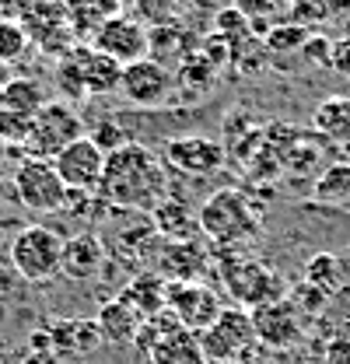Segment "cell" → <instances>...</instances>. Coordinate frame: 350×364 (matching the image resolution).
Wrapping results in <instances>:
<instances>
[{
  "mask_svg": "<svg viewBox=\"0 0 350 364\" xmlns=\"http://www.w3.org/2000/svg\"><path fill=\"white\" fill-rule=\"evenodd\" d=\"M347 151H350V147H347ZM347 165H350V161H347Z\"/></svg>",
  "mask_w": 350,
  "mask_h": 364,
  "instance_id": "60d3db41",
  "label": "cell"
},
{
  "mask_svg": "<svg viewBox=\"0 0 350 364\" xmlns=\"http://www.w3.org/2000/svg\"><path fill=\"white\" fill-rule=\"evenodd\" d=\"M120 77H123V67L91 49V46H70L60 63H56V81L60 88L74 98H85V95H109V91H120Z\"/></svg>",
  "mask_w": 350,
  "mask_h": 364,
  "instance_id": "277c9868",
  "label": "cell"
},
{
  "mask_svg": "<svg viewBox=\"0 0 350 364\" xmlns=\"http://www.w3.org/2000/svg\"><path fill=\"white\" fill-rule=\"evenodd\" d=\"M200 350L207 361H224V364H242V358H249L260 343L253 333V318L242 309H224L218 322L203 333H196Z\"/></svg>",
  "mask_w": 350,
  "mask_h": 364,
  "instance_id": "ba28073f",
  "label": "cell"
},
{
  "mask_svg": "<svg viewBox=\"0 0 350 364\" xmlns=\"http://www.w3.org/2000/svg\"><path fill=\"white\" fill-rule=\"evenodd\" d=\"M214 25H218V36L221 39H238V36H249V21L235 11V7H228V11H218L214 14Z\"/></svg>",
  "mask_w": 350,
  "mask_h": 364,
  "instance_id": "d6a6232c",
  "label": "cell"
},
{
  "mask_svg": "<svg viewBox=\"0 0 350 364\" xmlns=\"http://www.w3.org/2000/svg\"><path fill=\"white\" fill-rule=\"evenodd\" d=\"M231 252L235 249L214 245L211 259H218V277L224 280V291L235 301V309L253 312L260 305L287 298V280L280 277V270H273L262 259H242V256H231Z\"/></svg>",
  "mask_w": 350,
  "mask_h": 364,
  "instance_id": "7a4b0ae2",
  "label": "cell"
},
{
  "mask_svg": "<svg viewBox=\"0 0 350 364\" xmlns=\"http://www.w3.org/2000/svg\"><path fill=\"white\" fill-rule=\"evenodd\" d=\"M315 130L326 136V140L340 144V147H350V95L319 102V109H315Z\"/></svg>",
  "mask_w": 350,
  "mask_h": 364,
  "instance_id": "cb8c5ba5",
  "label": "cell"
},
{
  "mask_svg": "<svg viewBox=\"0 0 350 364\" xmlns=\"http://www.w3.org/2000/svg\"><path fill=\"white\" fill-rule=\"evenodd\" d=\"M284 4H287V0H284Z\"/></svg>",
  "mask_w": 350,
  "mask_h": 364,
  "instance_id": "b9f144b4",
  "label": "cell"
},
{
  "mask_svg": "<svg viewBox=\"0 0 350 364\" xmlns=\"http://www.w3.org/2000/svg\"><path fill=\"white\" fill-rule=\"evenodd\" d=\"M175 88L172 70L151 56L137 60V63H127L123 67V77H120V95L130 102V105H140V109H158L169 102V95Z\"/></svg>",
  "mask_w": 350,
  "mask_h": 364,
  "instance_id": "4fadbf2b",
  "label": "cell"
},
{
  "mask_svg": "<svg viewBox=\"0 0 350 364\" xmlns=\"http://www.w3.org/2000/svg\"><path fill=\"white\" fill-rule=\"evenodd\" d=\"M151 221L158 228V235L169 238V242H189V238L200 235L196 214H193V210L186 207V200H179V196H165V200L151 210Z\"/></svg>",
  "mask_w": 350,
  "mask_h": 364,
  "instance_id": "ffe728a7",
  "label": "cell"
},
{
  "mask_svg": "<svg viewBox=\"0 0 350 364\" xmlns=\"http://www.w3.org/2000/svg\"><path fill=\"white\" fill-rule=\"evenodd\" d=\"M63 235L46 225H28L11 238V267L28 284H46L60 273Z\"/></svg>",
  "mask_w": 350,
  "mask_h": 364,
  "instance_id": "8992f818",
  "label": "cell"
},
{
  "mask_svg": "<svg viewBox=\"0 0 350 364\" xmlns=\"http://www.w3.org/2000/svg\"><path fill=\"white\" fill-rule=\"evenodd\" d=\"M200 235L211 238L221 249H238L253 238H260V214L253 210L249 196L242 189H218L211 193L196 210Z\"/></svg>",
  "mask_w": 350,
  "mask_h": 364,
  "instance_id": "3957f363",
  "label": "cell"
},
{
  "mask_svg": "<svg viewBox=\"0 0 350 364\" xmlns=\"http://www.w3.org/2000/svg\"><path fill=\"white\" fill-rule=\"evenodd\" d=\"M95 196L116 210L151 214L169 196V168L151 147L130 140L105 154V168Z\"/></svg>",
  "mask_w": 350,
  "mask_h": 364,
  "instance_id": "6da1fadb",
  "label": "cell"
},
{
  "mask_svg": "<svg viewBox=\"0 0 350 364\" xmlns=\"http://www.w3.org/2000/svg\"><path fill=\"white\" fill-rule=\"evenodd\" d=\"M322 364H350V336H333L322 347Z\"/></svg>",
  "mask_w": 350,
  "mask_h": 364,
  "instance_id": "e575fe53",
  "label": "cell"
},
{
  "mask_svg": "<svg viewBox=\"0 0 350 364\" xmlns=\"http://www.w3.org/2000/svg\"><path fill=\"white\" fill-rule=\"evenodd\" d=\"M302 56H305L312 67H329V56H333V43L322 36V32H312L302 46Z\"/></svg>",
  "mask_w": 350,
  "mask_h": 364,
  "instance_id": "836d02e7",
  "label": "cell"
},
{
  "mask_svg": "<svg viewBox=\"0 0 350 364\" xmlns=\"http://www.w3.org/2000/svg\"><path fill=\"white\" fill-rule=\"evenodd\" d=\"M53 168H56V176L63 179L67 189H78V193H98L102 168H105V151L85 134L81 140H74L70 147H63V151L53 158Z\"/></svg>",
  "mask_w": 350,
  "mask_h": 364,
  "instance_id": "5bb4252c",
  "label": "cell"
},
{
  "mask_svg": "<svg viewBox=\"0 0 350 364\" xmlns=\"http://www.w3.org/2000/svg\"><path fill=\"white\" fill-rule=\"evenodd\" d=\"M207 263H211V252H203V245L196 238H189V242H169V238H161L158 256H154V273L161 280H169V284L200 280L207 273Z\"/></svg>",
  "mask_w": 350,
  "mask_h": 364,
  "instance_id": "2e32d148",
  "label": "cell"
},
{
  "mask_svg": "<svg viewBox=\"0 0 350 364\" xmlns=\"http://www.w3.org/2000/svg\"><path fill=\"white\" fill-rule=\"evenodd\" d=\"M329 70H333V74H340V77H350V39H340V43H333Z\"/></svg>",
  "mask_w": 350,
  "mask_h": 364,
  "instance_id": "d590c367",
  "label": "cell"
},
{
  "mask_svg": "<svg viewBox=\"0 0 350 364\" xmlns=\"http://www.w3.org/2000/svg\"><path fill=\"white\" fill-rule=\"evenodd\" d=\"M11 179H14V168H7V165H4V158H0V200H14Z\"/></svg>",
  "mask_w": 350,
  "mask_h": 364,
  "instance_id": "74e56055",
  "label": "cell"
},
{
  "mask_svg": "<svg viewBox=\"0 0 350 364\" xmlns=\"http://www.w3.org/2000/svg\"><path fill=\"white\" fill-rule=\"evenodd\" d=\"M88 46L98 49V53H105V56H112L120 67L137 63V60H144V56L151 53V39H147L144 21L133 18V14H123V11H120L116 18L102 21V25L95 28V36H91Z\"/></svg>",
  "mask_w": 350,
  "mask_h": 364,
  "instance_id": "7c38bea8",
  "label": "cell"
},
{
  "mask_svg": "<svg viewBox=\"0 0 350 364\" xmlns=\"http://www.w3.org/2000/svg\"><path fill=\"white\" fill-rule=\"evenodd\" d=\"M249 318H253V333L262 350H291V347L305 343L308 336V318L298 312V305L291 298L260 305L249 312Z\"/></svg>",
  "mask_w": 350,
  "mask_h": 364,
  "instance_id": "30bf717a",
  "label": "cell"
},
{
  "mask_svg": "<svg viewBox=\"0 0 350 364\" xmlns=\"http://www.w3.org/2000/svg\"><path fill=\"white\" fill-rule=\"evenodd\" d=\"M305 280L326 294H336L344 287V263L333 252H315L305 263Z\"/></svg>",
  "mask_w": 350,
  "mask_h": 364,
  "instance_id": "4316f807",
  "label": "cell"
},
{
  "mask_svg": "<svg viewBox=\"0 0 350 364\" xmlns=\"http://www.w3.org/2000/svg\"><path fill=\"white\" fill-rule=\"evenodd\" d=\"M147 361L151 364H207V358H203V350H200L196 333L175 329V333L161 336V340L154 343V350L147 354Z\"/></svg>",
  "mask_w": 350,
  "mask_h": 364,
  "instance_id": "7402d4cb",
  "label": "cell"
},
{
  "mask_svg": "<svg viewBox=\"0 0 350 364\" xmlns=\"http://www.w3.org/2000/svg\"><path fill=\"white\" fill-rule=\"evenodd\" d=\"M165 309L179 318L182 329L189 333H203L211 329L218 316L224 312L218 291L211 284H200V280H179V284H169L165 291Z\"/></svg>",
  "mask_w": 350,
  "mask_h": 364,
  "instance_id": "8fae6325",
  "label": "cell"
},
{
  "mask_svg": "<svg viewBox=\"0 0 350 364\" xmlns=\"http://www.w3.org/2000/svg\"><path fill=\"white\" fill-rule=\"evenodd\" d=\"M11 189H14V200L32 214H60L67 203V186L56 176L53 161H43V158H21L14 165Z\"/></svg>",
  "mask_w": 350,
  "mask_h": 364,
  "instance_id": "52a82bcc",
  "label": "cell"
},
{
  "mask_svg": "<svg viewBox=\"0 0 350 364\" xmlns=\"http://www.w3.org/2000/svg\"><path fill=\"white\" fill-rule=\"evenodd\" d=\"M88 134L81 112L63 102V98H49L43 109L36 112L32 119V134L25 140V158H43V161H53L63 147H70L74 140H81Z\"/></svg>",
  "mask_w": 350,
  "mask_h": 364,
  "instance_id": "5b68a950",
  "label": "cell"
},
{
  "mask_svg": "<svg viewBox=\"0 0 350 364\" xmlns=\"http://www.w3.org/2000/svg\"><path fill=\"white\" fill-rule=\"evenodd\" d=\"M312 200L322 203V207L350 210V165L347 161H333V165H326V168L315 176Z\"/></svg>",
  "mask_w": 350,
  "mask_h": 364,
  "instance_id": "603a6c76",
  "label": "cell"
},
{
  "mask_svg": "<svg viewBox=\"0 0 350 364\" xmlns=\"http://www.w3.org/2000/svg\"><path fill=\"white\" fill-rule=\"evenodd\" d=\"M315 28H305V25H298V21H280V25H270V32H262L266 36V49L270 53H302V46L305 39L312 36Z\"/></svg>",
  "mask_w": 350,
  "mask_h": 364,
  "instance_id": "83f0119b",
  "label": "cell"
},
{
  "mask_svg": "<svg viewBox=\"0 0 350 364\" xmlns=\"http://www.w3.org/2000/svg\"><path fill=\"white\" fill-rule=\"evenodd\" d=\"M4 85H7V81H0V105H4Z\"/></svg>",
  "mask_w": 350,
  "mask_h": 364,
  "instance_id": "ab89813d",
  "label": "cell"
},
{
  "mask_svg": "<svg viewBox=\"0 0 350 364\" xmlns=\"http://www.w3.org/2000/svg\"><path fill=\"white\" fill-rule=\"evenodd\" d=\"M46 333H49L53 354H60V358H67V354L85 358L102 347V333H98L95 318H56L46 326Z\"/></svg>",
  "mask_w": 350,
  "mask_h": 364,
  "instance_id": "ac0fdd59",
  "label": "cell"
},
{
  "mask_svg": "<svg viewBox=\"0 0 350 364\" xmlns=\"http://www.w3.org/2000/svg\"><path fill=\"white\" fill-rule=\"evenodd\" d=\"M287 7H291L295 21L305 28H315L329 18V0H287Z\"/></svg>",
  "mask_w": 350,
  "mask_h": 364,
  "instance_id": "1f68e13d",
  "label": "cell"
},
{
  "mask_svg": "<svg viewBox=\"0 0 350 364\" xmlns=\"http://www.w3.org/2000/svg\"><path fill=\"white\" fill-rule=\"evenodd\" d=\"M95 326L102 333V343H112V347H130L144 326V318L133 312L130 305H123L120 298H109L98 305V316H95Z\"/></svg>",
  "mask_w": 350,
  "mask_h": 364,
  "instance_id": "d6986e66",
  "label": "cell"
},
{
  "mask_svg": "<svg viewBox=\"0 0 350 364\" xmlns=\"http://www.w3.org/2000/svg\"><path fill=\"white\" fill-rule=\"evenodd\" d=\"M21 28L28 32L32 46H39L46 53L63 56L74 46V25L67 18L63 0H21V14H18Z\"/></svg>",
  "mask_w": 350,
  "mask_h": 364,
  "instance_id": "9c48e42d",
  "label": "cell"
},
{
  "mask_svg": "<svg viewBox=\"0 0 350 364\" xmlns=\"http://www.w3.org/2000/svg\"><path fill=\"white\" fill-rule=\"evenodd\" d=\"M67 18L78 36H95V28L120 14V0H63Z\"/></svg>",
  "mask_w": 350,
  "mask_h": 364,
  "instance_id": "d4e9b609",
  "label": "cell"
},
{
  "mask_svg": "<svg viewBox=\"0 0 350 364\" xmlns=\"http://www.w3.org/2000/svg\"><path fill=\"white\" fill-rule=\"evenodd\" d=\"M21 364H63V358L53 354V350H28V354L21 358Z\"/></svg>",
  "mask_w": 350,
  "mask_h": 364,
  "instance_id": "8d00e7d4",
  "label": "cell"
},
{
  "mask_svg": "<svg viewBox=\"0 0 350 364\" xmlns=\"http://www.w3.org/2000/svg\"><path fill=\"white\" fill-rule=\"evenodd\" d=\"M231 7L249 25H262V21H270V18H277L284 11V0H231Z\"/></svg>",
  "mask_w": 350,
  "mask_h": 364,
  "instance_id": "4dcf8cb0",
  "label": "cell"
},
{
  "mask_svg": "<svg viewBox=\"0 0 350 364\" xmlns=\"http://www.w3.org/2000/svg\"><path fill=\"white\" fill-rule=\"evenodd\" d=\"M165 165H172L186 176H218L224 168V144L214 136H172L165 144V154H161Z\"/></svg>",
  "mask_w": 350,
  "mask_h": 364,
  "instance_id": "9a60e30c",
  "label": "cell"
},
{
  "mask_svg": "<svg viewBox=\"0 0 350 364\" xmlns=\"http://www.w3.org/2000/svg\"><path fill=\"white\" fill-rule=\"evenodd\" d=\"M28 32L21 28V21H0V63H18L28 53Z\"/></svg>",
  "mask_w": 350,
  "mask_h": 364,
  "instance_id": "f546056e",
  "label": "cell"
},
{
  "mask_svg": "<svg viewBox=\"0 0 350 364\" xmlns=\"http://www.w3.org/2000/svg\"><path fill=\"white\" fill-rule=\"evenodd\" d=\"M32 119L36 116H28V112H18V109L0 105V140L7 147H25V140L32 134Z\"/></svg>",
  "mask_w": 350,
  "mask_h": 364,
  "instance_id": "f1b7e54d",
  "label": "cell"
},
{
  "mask_svg": "<svg viewBox=\"0 0 350 364\" xmlns=\"http://www.w3.org/2000/svg\"><path fill=\"white\" fill-rule=\"evenodd\" d=\"M105 263H109V252H105V245L95 231H81L74 238H63L60 273H67L70 280H91V277L102 273Z\"/></svg>",
  "mask_w": 350,
  "mask_h": 364,
  "instance_id": "e0dca14e",
  "label": "cell"
},
{
  "mask_svg": "<svg viewBox=\"0 0 350 364\" xmlns=\"http://www.w3.org/2000/svg\"><path fill=\"white\" fill-rule=\"evenodd\" d=\"M46 102L49 98H46L39 81H32V77H7V85H4V105L7 109H18V112L36 116Z\"/></svg>",
  "mask_w": 350,
  "mask_h": 364,
  "instance_id": "484cf974",
  "label": "cell"
},
{
  "mask_svg": "<svg viewBox=\"0 0 350 364\" xmlns=\"http://www.w3.org/2000/svg\"><path fill=\"white\" fill-rule=\"evenodd\" d=\"M21 0H0V21H18Z\"/></svg>",
  "mask_w": 350,
  "mask_h": 364,
  "instance_id": "f35d334b",
  "label": "cell"
},
{
  "mask_svg": "<svg viewBox=\"0 0 350 364\" xmlns=\"http://www.w3.org/2000/svg\"><path fill=\"white\" fill-rule=\"evenodd\" d=\"M165 291H169V280H161L158 273H137L116 298L130 305L140 318H151L165 309Z\"/></svg>",
  "mask_w": 350,
  "mask_h": 364,
  "instance_id": "44dd1931",
  "label": "cell"
}]
</instances>
